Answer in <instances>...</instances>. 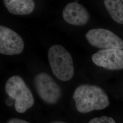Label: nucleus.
<instances>
[{"instance_id":"nucleus-2","label":"nucleus","mask_w":123,"mask_h":123,"mask_svg":"<svg viewBox=\"0 0 123 123\" xmlns=\"http://www.w3.org/2000/svg\"><path fill=\"white\" fill-rule=\"evenodd\" d=\"M49 62L53 74L62 81H68L73 77L74 68L73 58L63 46L56 44L48 52Z\"/></svg>"},{"instance_id":"nucleus-11","label":"nucleus","mask_w":123,"mask_h":123,"mask_svg":"<svg viewBox=\"0 0 123 123\" xmlns=\"http://www.w3.org/2000/svg\"><path fill=\"white\" fill-rule=\"evenodd\" d=\"M88 123H116V122L112 117L103 116L92 119Z\"/></svg>"},{"instance_id":"nucleus-4","label":"nucleus","mask_w":123,"mask_h":123,"mask_svg":"<svg viewBox=\"0 0 123 123\" xmlns=\"http://www.w3.org/2000/svg\"><path fill=\"white\" fill-rule=\"evenodd\" d=\"M37 92L42 100L49 105H54L60 99L62 90L58 84L48 74L42 72L34 79Z\"/></svg>"},{"instance_id":"nucleus-6","label":"nucleus","mask_w":123,"mask_h":123,"mask_svg":"<svg viewBox=\"0 0 123 123\" xmlns=\"http://www.w3.org/2000/svg\"><path fill=\"white\" fill-rule=\"evenodd\" d=\"M24 43L16 32L7 27L0 26V53L6 55H18L22 53Z\"/></svg>"},{"instance_id":"nucleus-14","label":"nucleus","mask_w":123,"mask_h":123,"mask_svg":"<svg viewBox=\"0 0 123 123\" xmlns=\"http://www.w3.org/2000/svg\"><path fill=\"white\" fill-rule=\"evenodd\" d=\"M121 0V1H122L123 2V0Z\"/></svg>"},{"instance_id":"nucleus-12","label":"nucleus","mask_w":123,"mask_h":123,"mask_svg":"<svg viewBox=\"0 0 123 123\" xmlns=\"http://www.w3.org/2000/svg\"><path fill=\"white\" fill-rule=\"evenodd\" d=\"M6 123H30L29 122L18 118H12L9 119Z\"/></svg>"},{"instance_id":"nucleus-7","label":"nucleus","mask_w":123,"mask_h":123,"mask_svg":"<svg viewBox=\"0 0 123 123\" xmlns=\"http://www.w3.org/2000/svg\"><path fill=\"white\" fill-rule=\"evenodd\" d=\"M96 65L110 70L123 69V49H111L100 50L92 56Z\"/></svg>"},{"instance_id":"nucleus-3","label":"nucleus","mask_w":123,"mask_h":123,"mask_svg":"<svg viewBox=\"0 0 123 123\" xmlns=\"http://www.w3.org/2000/svg\"><path fill=\"white\" fill-rule=\"evenodd\" d=\"M5 91L8 96L15 100V108L19 113H23L34 104V98L24 80L15 75L7 80Z\"/></svg>"},{"instance_id":"nucleus-10","label":"nucleus","mask_w":123,"mask_h":123,"mask_svg":"<svg viewBox=\"0 0 123 123\" xmlns=\"http://www.w3.org/2000/svg\"><path fill=\"white\" fill-rule=\"evenodd\" d=\"M106 9L115 22L123 24V2L121 0H104Z\"/></svg>"},{"instance_id":"nucleus-8","label":"nucleus","mask_w":123,"mask_h":123,"mask_svg":"<svg viewBox=\"0 0 123 123\" xmlns=\"http://www.w3.org/2000/svg\"><path fill=\"white\" fill-rule=\"evenodd\" d=\"M62 17L71 25L81 26L86 24L90 20L87 9L78 2H71L66 5L62 11Z\"/></svg>"},{"instance_id":"nucleus-1","label":"nucleus","mask_w":123,"mask_h":123,"mask_svg":"<svg viewBox=\"0 0 123 123\" xmlns=\"http://www.w3.org/2000/svg\"><path fill=\"white\" fill-rule=\"evenodd\" d=\"M73 98L77 110L83 114L103 110L110 105L109 97L105 92L94 85H80L75 90Z\"/></svg>"},{"instance_id":"nucleus-9","label":"nucleus","mask_w":123,"mask_h":123,"mask_svg":"<svg viewBox=\"0 0 123 123\" xmlns=\"http://www.w3.org/2000/svg\"><path fill=\"white\" fill-rule=\"evenodd\" d=\"M3 2L9 12L14 15H28L35 8L34 0H3Z\"/></svg>"},{"instance_id":"nucleus-5","label":"nucleus","mask_w":123,"mask_h":123,"mask_svg":"<svg viewBox=\"0 0 123 123\" xmlns=\"http://www.w3.org/2000/svg\"><path fill=\"white\" fill-rule=\"evenodd\" d=\"M89 43L98 49H123V40L113 32L104 28L92 29L86 34Z\"/></svg>"},{"instance_id":"nucleus-13","label":"nucleus","mask_w":123,"mask_h":123,"mask_svg":"<svg viewBox=\"0 0 123 123\" xmlns=\"http://www.w3.org/2000/svg\"><path fill=\"white\" fill-rule=\"evenodd\" d=\"M50 123H66V122H62V121H53L52 122H51Z\"/></svg>"}]
</instances>
